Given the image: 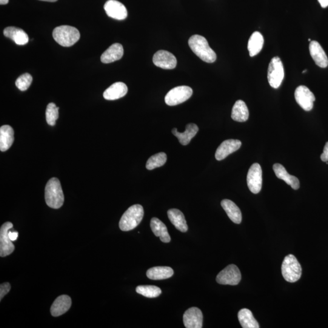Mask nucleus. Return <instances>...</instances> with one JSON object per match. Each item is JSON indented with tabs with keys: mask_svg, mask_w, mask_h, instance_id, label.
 I'll use <instances>...</instances> for the list:
<instances>
[{
	"mask_svg": "<svg viewBox=\"0 0 328 328\" xmlns=\"http://www.w3.org/2000/svg\"><path fill=\"white\" fill-rule=\"evenodd\" d=\"M124 55V48L120 44H115L102 54L101 62L104 64H110L122 58Z\"/></svg>",
	"mask_w": 328,
	"mask_h": 328,
	"instance_id": "19",
	"label": "nucleus"
},
{
	"mask_svg": "<svg viewBox=\"0 0 328 328\" xmlns=\"http://www.w3.org/2000/svg\"><path fill=\"white\" fill-rule=\"evenodd\" d=\"M11 289V286L9 283H4L0 285V300H2L4 296L8 294Z\"/></svg>",
	"mask_w": 328,
	"mask_h": 328,
	"instance_id": "35",
	"label": "nucleus"
},
{
	"mask_svg": "<svg viewBox=\"0 0 328 328\" xmlns=\"http://www.w3.org/2000/svg\"><path fill=\"white\" fill-rule=\"evenodd\" d=\"M198 127L195 124H189L186 125L185 131L183 133L178 132L176 128H173L172 133L178 139L179 142L182 145L189 144L194 137L198 132Z\"/></svg>",
	"mask_w": 328,
	"mask_h": 328,
	"instance_id": "21",
	"label": "nucleus"
},
{
	"mask_svg": "<svg viewBox=\"0 0 328 328\" xmlns=\"http://www.w3.org/2000/svg\"><path fill=\"white\" fill-rule=\"evenodd\" d=\"M296 102L303 109L306 111H310L313 107L315 101V96L306 86L301 85L296 88L295 91Z\"/></svg>",
	"mask_w": 328,
	"mask_h": 328,
	"instance_id": "11",
	"label": "nucleus"
},
{
	"mask_svg": "<svg viewBox=\"0 0 328 328\" xmlns=\"http://www.w3.org/2000/svg\"><path fill=\"white\" fill-rule=\"evenodd\" d=\"M189 45L193 52L202 61L210 64L215 62L216 54L210 47L209 43L204 37L199 35L191 37Z\"/></svg>",
	"mask_w": 328,
	"mask_h": 328,
	"instance_id": "1",
	"label": "nucleus"
},
{
	"mask_svg": "<svg viewBox=\"0 0 328 328\" xmlns=\"http://www.w3.org/2000/svg\"><path fill=\"white\" fill-rule=\"evenodd\" d=\"M275 175L279 179H282L289 185L293 189L298 190L299 187V181L295 176L290 175L288 173L286 168L283 165L279 164H275L273 166Z\"/></svg>",
	"mask_w": 328,
	"mask_h": 328,
	"instance_id": "20",
	"label": "nucleus"
},
{
	"mask_svg": "<svg viewBox=\"0 0 328 328\" xmlns=\"http://www.w3.org/2000/svg\"><path fill=\"white\" fill-rule=\"evenodd\" d=\"M221 206L223 208L227 215L235 224H240L242 221V215L240 209L234 202L229 199H224L221 201Z\"/></svg>",
	"mask_w": 328,
	"mask_h": 328,
	"instance_id": "24",
	"label": "nucleus"
},
{
	"mask_svg": "<svg viewBox=\"0 0 328 328\" xmlns=\"http://www.w3.org/2000/svg\"><path fill=\"white\" fill-rule=\"evenodd\" d=\"M71 304L72 301L70 296L67 295L58 296L51 306V315L53 316H59L64 314L70 309Z\"/></svg>",
	"mask_w": 328,
	"mask_h": 328,
	"instance_id": "17",
	"label": "nucleus"
},
{
	"mask_svg": "<svg viewBox=\"0 0 328 328\" xmlns=\"http://www.w3.org/2000/svg\"><path fill=\"white\" fill-rule=\"evenodd\" d=\"M19 233L14 231V232H11L9 231V237L12 241L17 240V238H18Z\"/></svg>",
	"mask_w": 328,
	"mask_h": 328,
	"instance_id": "37",
	"label": "nucleus"
},
{
	"mask_svg": "<svg viewBox=\"0 0 328 328\" xmlns=\"http://www.w3.org/2000/svg\"><path fill=\"white\" fill-rule=\"evenodd\" d=\"M9 3V0H0V4L2 5H5L8 4Z\"/></svg>",
	"mask_w": 328,
	"mask_h": 328,
	"instance_id": "39",
	"label": "nucleus"
},
{
	"mask_svg": "<svg viewBox=\"0 0 328 328\" xmlns=\"http://www.w3.org/2000/svg\"><path fill=\"white\" fill-rule=\"evenodd\" d=\"M104 10L108 17L118 21H123L128 16L126 8L116 0H108L104 5Z\"/></svg>",
	"mask_w": 328,
	"mask_h": 328,
	"instance_id": "13",
	"label": "nucleus"
},
{
	"mask_svg": "<svg viewBox=\"0 0 328 328\" xmlns=\"http://www.w3.org/2000/svg\"><path fill=\"white\" fill-rule=\"evenodd\" d=\"M281 272L285 280L290 283H294L301 278V265L294 255L290 254L284 258Z\"/></svg>",
	"mask_w": 328,
	"mask_h": 328,
	"instance_id": "5",
	"label": "nucleus"
},
{
	"mask_svg": "<svg viewBox=\"0 0 328 328\" xmlns=\"http://www.w3.org/2000/svg\"><path fill=\"white\" fill-rule=\"evenodd\" d=\"M321 159L323 162H327L328 161V142L324 145L323 152L321 155Z\"/></svg>",
	"mask_w": 328,
	"mask_h": 328,
	"instance_id": "36",
	"label": "nucleus"
},
{
	"mask_svg": "<svg viewBox=\"0 0 328 328\" xmlns=\"http://www.w3.org/2000/svg\"><path fill=\"white\" fill-rule=\"evenodd\" d=\"M41 1L48 2H56L58 0H41Z\"/></svg>",
	"mask_w": 328,
	"mask_h": 328,
	"instance_id": "40",
	"label": "nucleus"
},
{
	"mask_svg": "<svg viewBox=\"0 0 328 328\" xmlns=\"http://www.w3.org/2000/svg\"><path fill=\"white\" fill-rule=\"evenodd\" d=\"M249 110L245 102L241 100L236 101L233 105L231 115L233 121L239 122H246L249 119Z\"/></svg>",
	"mask_w": 328,
	"mask_h": 328,
	"instance_id": "28",
	"label": "nucleus"
},
{
	"mask_svg": "<svg viewBox=\"0 0 328 328\" xmlns=\"http://www.w3.org/2000/svg\"><path fill=\"white\" fill-rule=\"evenodd\" d=\"M5 37L10 38L18 45H25L29 42V37L25 31L16 27H8L4 30Z\"/></svg>",
	"mask_w": 328,
	"mask_h": 328,
	"instance_id": "23",
	"label": "nucleus"
},
{
	"mask_svg": "<svg viewBox=\"0 0 328 328\" xmlns=\"http://www.w3.org/2000/svg\"><path fill=\"white\" fill-rule=\"evenodd\" d=\"M193 90L192 88L187 86H180L173 88L165 96V102L169 106L182 104L192 96Z\"/></svg>",
	"mask_w": 328,
	"mask_h": 328,
	"instance_id": "7",
	"label": "nucleus"
},
{
	"mask_svg": "<svg viewBox=\"0 0 328 328\" xmlns=\"http://www.w3.org/2000/svg\"><path fill=\"white\" fill-rule=\"evenodd\" d=\"M241 144V142L237 139H228L222 142L215 153L216 160H223L230 154L239 149Z\"/></svg>",
	"mask_w": 328,
	"mask_h": 328,
	"instance_id": "15",
	"label": "nucleus"
},
{
	"mask_svg": "<svg viewBox=\"0 0 328 328\" xmlns=\"http://www.w3.org/2000/svg\"><path fill=\"white\" fill-rule=\"evenodd\" d=\"M136 291L148 298H156L161 294L160 288L152 285H142L136 287Z\"/></svg>",
	"mask_w": 328,
	"mask_h": 328,
	"instance_id": "31",
	"label": "nucleus"
},
{
	"mask_svg": "<svg viewBox=\"0 0 328 328\" xmlns=\"http://www.w3.org/2000/svg\"><path fill=\"white\" fill-rule=\"evenodd\" d=\"M33 82V77L29 73L22 74L17 79L16 87L22 91L27 90Z\"/></svg>",
	"mask_w": 328,
	"mask_h": 328,
	"instance_id": "34",
	"label": "nucleus"
},
{
	"mask_svg": "<svg viewBox=\"0 0 328 328\" xmlns=\"http://www.w3.org/2000/svg\"><path fill=\"white\" fill-rule=\"evenodd\" d=\"M284 77L283 63L278 57H275L270 62L268 68L267 79L271 87L278 88L280 86Z\"/></svg>",
	"mask_w": 328,
	"mask_h": 328,
	"instance_id": "6",
	"label": "nucleus"
},
{
	"mask_svg": "<svg viewBox=\"0 0 328 328\" xmlns=\"http://www.w3.org/2000/svg\"><path fill=\"white\" fill-rule=\"evenodd\" d=\"M238 320L243 328H259V324L249 309H242L238 314Z\"/></svg>",
	"mask_w": 328,
	"mask_h": 328,
	"instance_id": "30",
	"label": "nucleus"
},
{
	"mask_svg": "<svg viewBox=\"0 0 328 328\" xmlns=\"http://www.w3.org/2000/svg\"><path fill=\"white\" fill-rule=\"evenodd\" d=\"M153 62L156 67L164 70H173L177 65L175 56L168 51L164 50L158 51L155 53Z\"/></svg>",
	"mask_w": 328,
	"mask_h": 328,
	"instance_id": "12",
	"label": "nucleus"
},
{
	"mask_svg": "<svg viewBox=\"0 0 328 328\" xmlns=\"http://www.w3.org/2000/svg\"><path fill=\"white\" fill-rule=\"evenodd\" d=\"M59 108L56 106L54 103H50L48 105L46 110V119L48 125L54 126L59 118Z\"/></svg>",
	"mask_w": 328,
	"mask_h": 328,
	"instance_id": "33",
	"label": "nucleus"
},
{
	"mask_svg": "<svg viewBox=\"0 0 328 328\" xmlns=\"http://www.w3.org/2000/svg\"><path fill=\"white\" fill-rule=\"evenodd\" d=\"M167 161V155L165 153H159L151 156L147 162L146 168L152 170L156 168L163 166Z\"/></svg>",
	"mask_w": 328,
	"mask_h": 328,
	"instance_id": "32",
	"label": "nucleus"
},
{
	"mask_svg": "<svg viewBox=\"0 0 328 328\" xmlns=\"http://www.w3.org/2000/svg\"><path fill=\"white\" fill-rule=\"evenodd\" d=\"M14 141V131L10 125H3L0 128V150L6 152L12 146Z\"/></svg>",
	"mask_w": 328,
	"mask_h": 328,
	"instance_id": "22",
	"label": "nucleus"
},
{
	"mask_svg": "<svg viewBox=\"0 0 328 328\" xmlns=\"http://www.w3.org/2000/svg\"><path fill=\"white\" fill-rule=\"evenodd\" d=\"M127 92L128 88L124 83L116 82L105 91L104 98L108 101H115L123 98Z\"/></svg>",
	"mask_w": 328,
	"mask_h": 328,
	"instance_id": "18",
	"label": "nucleus"
},
{
	"mask_svg": "<svg viewBox=\"0 0 328 328\" xmlns=\"http://www.w3.org/2000/svg\"><path fill=\"white\" fill-rule=\"evenodd\" d=\"M45 197L46 203L52 209H58L64 204V192L58 178H53L48 181L45 187Z\"/></svg>",
	"mask_w": 328,
	"mask_h": 328,
	"instance_id": "2",
	"label": "nucleus"
},
{
	"mask_svg": "<svg viewBox=\"0 0 328 328\" xmlns=\"http://www.w3.org/2000/svg\"><path fill=\"white\" fill-rule=\"evenodd\" d=\"M13 228V224L11 222H5L0 229V256L5 257L10 255L15 250L12 241L9 237V231Z\"/></svg>",
	"mask_w": 328,
	"mask_h": 328,
	"instance_id": "9",
	"label": "nucleus"
},
{
	"mask_svg": "<svg viewBox=\"0 0 328 328\" xmlns=\"http://www.w3.org/2000/svg\"><path fill=\"white\" fill-rule=\"evenodd\" d=\"M309 52L313 61L319 67L324 68L328 65V59L321 46L316 41H311L309 45Z\"/></svg>",
	"mask_w": 328,
	"mask_h": 328,
	"instance_id": "16",
	"label": "nucleus"
},
{
	"mask_svg": "<svg viewBox=\"0 0 328 328\" xmlns=\"http://www.w3.org/2000/svg\"><path fill=\"white\" fill-rule=\"evenodd\" d=\"M144 215V208L141 205L136 204L128 208L119 221V227L127 232L139 226Z\"/></svg>",
	"mask_w": 328,
	"mask_h": 328,
	"instance_id": "3",
	"label": "nucleus"
},
{
	"mask_svg": "<svg viewBox=\"0 0 328 328\" xmlns=\"http://www.w3.org/2000/svg\"><path fill=\"white\" fill-rule=\"evenodd\" d=\"M53 38L60 45L70 47L76 44L81 38V34L77 28L70 26H61L55 28Z\"/></svg>",
	"mask_w": 328,
	"mask_h": 328,
	"instance_id": "4",
	"label": "nucleus"
},
{
	"mask_svg": "<svg viewBox=\"0 0 328 328\" xmlns=\"http://www.w3.org/2000/svg\"><path fill=\"white\" fill-rule=\"evenodd\" d=\"M168 217L176 227V229L181 232H186L188 226L184 214L180 210L176 209H170L167 212Z\"/></svg>",
	"mask_w": 328,
	"mask_h": 328,
	"instance_id": "25",
	"label": "nucleus"
},
{
	"mask_svg": "<svg viewBox=\"0 0 328 328\" xmlns=\"http://www.w3.org/2000/svg\"><path fill=\"white\" fill-rule=\"evenodd\" d=\"M262 169L258 163L252 164L249 168L247 176V183L251 192L257 194L262 187Z\"/></svg>",
	"mask_w": 328,
	"mask_h": 328,
	"instance_id": "10",
	"label": "nucleus"
},
{
	"mask_svg": "<svg viewBox=\"0 0 328 328\" xmlns=\"http://www.w3.org/2000/svg\"><path fill=\"white\" fill-rule=\"evenodd\" d=\"M150 227L154 234L160 238L161 241L166 243L170 242L171 238L167 228L160 219L153 218L150 222Z\"/></svg>",
	"mask_w": 328,
	"mask_h": 328,
	"instance_id": "27",
	"label": "nucleus"
},
{
	"mask_svg": "<svg viewBox=\"0 0 328 328\" xmlns=\"http://www.w3.org/2000/svg\"><path fill=\"white\" fill-rule=\"evenodd\" d=\"M241 279L240 270L234 264L229 265L216 276V281L219 284L232 286L238 284Z\"/></svg>",
	"mask_w": 328,
	"mask_h": 328,
	"instance_id": "8",
	"label": "nucleus"
},
{
	"mask_svg": "<svg viewBox=\"0 0 328 328\" xmlns=\"http://www.w3.org/2000/svg\"><path fill=\"white\" fill-rule=\"evenodd\" d=\"M318 1L322 8H325L328 7V0H318Z\"/></svg>",
	"mask_w": 328,
	"mask_h": 328,
	"instance_id": "38",
	"label": "nucleus"
},
{
	"mask_svg": "<svg viewBox=\"0 0 328 328\" xmlns=\"http://www.w3.org/2000/svg\"><path fill=\"white\" fill-rule=\"evenodd\" d=\"M264 44V39L260 33H253L248 42V50L250 57H253L260 52Z\"/></svg>",
	"mask_w": 328,
	"mask_h": 328,
	"instance_id": "29",
	"label": "nucleus"
},
{
	"mask_svg": "<svg viewBox=\"0 0 328 328\" xmlns=\"http://www.w3.org/2000/svg\"><path fill=\"white\" fill-rule=\"evenodd\" d=\"M184 324L187 328H201L203 322V315L198 307L189 308L184 313Z\"/></svg>",
	"mask_w": 328,
	"mask_h": 328,
	"instance_id": "14",
	"label": "nucleus"
},
{
	"mask_svg": "<svg viewBox=\"0 0 328 328\" xmlns=\"http://www.w3.org/2000/svg\"><path fill=\"white\" fill-rule=\"evenodd\" d=\"M306 71H307V70H304V71H303V73H306Z\"/></svg>",
	"mask_w": 328,
	"mask_h": 328,
	"instance_id": "41",
	"label": "nucleus"
},
{
	"mask_svg": "<svg viewBox=\"0 0 328 328\" xmlns=\"http://www.w3.org/2000/svg\"><path fill=\"white\" fill-rule=\"evenodd\" d=\"M174 271L172 268L167 266H158L150 268L147 272L148 278L153 280H161L172 277Z\"/></svg>",
	"mask_w": 328,
	"mask_h": 328,
	"instance_id": "26",
	"label": "nucleus"
}]
</instances>
